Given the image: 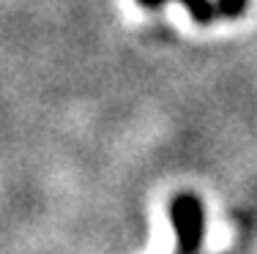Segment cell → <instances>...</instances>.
Wrapping results in <instances>:
<instances>
[{
	"label": "cell",
	"instance_id": "1",
	"mask_svg": "<svg viewBox=\"0 0 257 254\" xmlns=\"http://www.w3.org/2000/svg\"><path fill=\"white\" fill-rule=\"evenodd\" d=\"M173 219H175V227H178L181 249L186 254H192L200 243V232H203V213H200L197 199H192V197L175 199Z\"/></svg>",
	"mask_w": 257,
	"mask_h": 254
},
{
	"label": "cell",
	"instance_id": "2",
	"mask_svg": "<svg viewBox=\"0 0 257 254\" xmlns=\"http://www.w3.org/2000/svg\"><path fill=\"white\" fill-rule=\"evenodd\" d=\"M140 3H148V6H156V3H162V0H140ZM183 3L189 6V11L194 14V20H200V22H208L211 20V6H208V0H183Z\"/></svg>",
	"mask_w": 257,
	"mask_h": 254
},
{
	"label": "cell",
	"instance_id": "3",
	"mask_svg": "<svg viewBox=\"0 0 257 254\" xmlns=\"http://www.w3.org/2000/svg\"><path fill=\"white\" fill-rule=\"evenodd\" d=\"M222 9L227 11V14H238V11L243 9V0H222Z\"/></svg>",
	"mask_w": 257,
	"mask_h": 254
}]
</instances>
